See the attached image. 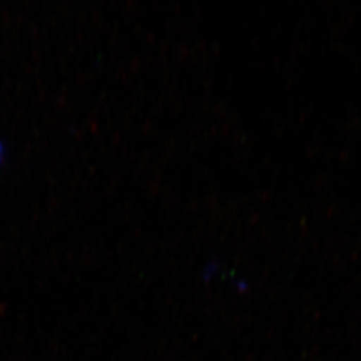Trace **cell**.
<instances>
[{"label": "cell", "instance_id": "cell-1", "mask_svg": "<svg viewBox=\"0 0 361 361\" xmlns=\"http://www.w3.org/2000/svg\"><path fill=\"white\" fill-rule=\"evenodd\" d=\"M5 154H6V147H5L3 140H0V166L5 159Z\"/></svg>", "mask_w": 361, "mask_h": 361}]
</instances>
